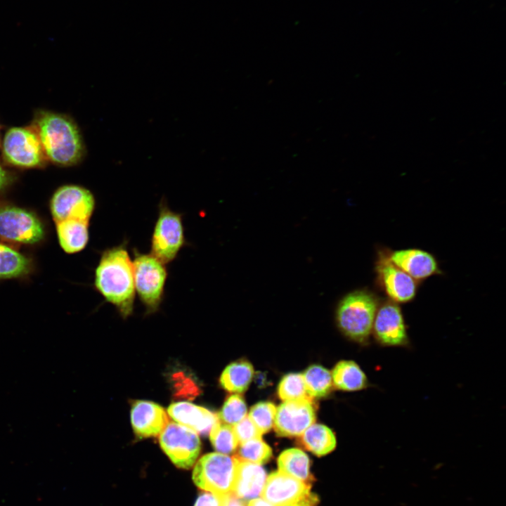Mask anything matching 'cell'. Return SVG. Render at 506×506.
Wrapping results in <instances>:
<instances>
[{
    "label": "cell",
    "instance_id": "ffe728a7",
    "mask_svg": "<svg viewBox=\"0 0 506 506\" xmlns=\"http://www.w3.org/2000/svg\"><path fill=\"white\" fill-rule=\"evenodd\" d=\"M332 380L338 389L356 391L371 386L361 367L353 361H341L332 369Z\"/></svg>",
    "mask_w": 506,
    "mask_h": 506
},
{
    "label": "cell",
    "instance_id": "e575fe53",
    "mask_svg": "<svg viewBox=\"0 0 506 506\" xmlns=\"http://www.w3.org/2000/svg\"><path fill=\"white\" fill-rule=\"evenodd\" d=\"M247 506H274L263 498H255L249 500Z\"/></svg>",
    "mask_w": 506,
    "mask_h": 506
},
{
    "label": "cell",
    "instance_id": "277c9868",
    "mask_svg": "<svg viewBox=\"0 0 506 506\" xmlns=\"http://www.w3.org/2000/svg\"><path fill=\"white\" fill-rule=\"evenodd\" d=\"M134 278L135 291L148 313L157 311L164 298L168 276L162 261L150 254L134 249Z\"/></svg>",
    "mask_w": 506,
    "mask_h": 506
},
{
    "label": "cell",
    "instance_id": "7a4b0ae2",
    "mask_svg": "<svg viewBox=\"0 0 506 506\" xmlns=\"http://www.w3.org/2000/svg\"><path fill=\"white\" fill-rule=\"evenodd\" d=\"M94 287L123 318L131 314L136 294L134 266L125 244L102 252L95 269Z\"/></svg>",
    "mask_w": 506,
    "mask_h": 506
},
{
    "label": "cell",
    "instance_id": "9c48e42d",
    "mask_svg": "<svg viewBox=\"0 0 506 506\" xmlns=\"http://www.w3.org/2000/svg\"><path fill=\"white\" fill-rule=\"evenodd\" d=\"M159 441L164 452L179 468L192 467L200 452L198 434L175 422H168L160 434Z\"/></svg>",
    "mask_w": 506,
    "mask_h": 506
},
{
    "label": "cell",
    "instance_id": "ac0fdd59",
    "mask_svg": "<svg viewBox=\"0 0 506 506\" xmlns=\"http://www.w3.org/2000/svg\"><path fill=\"white\" fill-rule=\"evenodd\" d=\"M237 460L236 476L233 493L243 500H249L259 497L261 495L267 477L265 469L260 465L242 461L238 458Z\"/></svg>",
    "mask_w": 506,
    "mask_h": 506
},
{
    "label": "cell",
    "instance_id": "5b68a950",
    "mask_svg": "<svg viewBox=\"0 0 506 506\" xmlns=\"http://www.w3.org/2000/svg\"><path fill=\"white\" fill-rule=\"evenodd\" d=\"M0 146L3 160L9 166L39 169L48 162L39 138L31 125L8 129Z\"/></svg>",
    "mask_w": 506,
    "mask_h": 506
},
{
    "label": "cell",
    "instance_id": "1f68e13d",
    "mask_svg": "<svg viewBox=\"0 0 506 506\" xmlns=\"http://www.w3.org/2000/svg\"><path fill=\"white\" fill-rule=\"evenodd\" d=\"M225 495L209 491L202 492L197 497L194 506H223Z\"/></svg>",
    "mask_w": 506,
    "mask_h": 506
},
{
    "label": "cell",
    "instance_id": "8992f818",
    "mask_svg": "<svg viewBox=\"0 0 506 506\" xmlns=\"http://www.w3.org/2000/svg\"><path fill=\"white\" fill-rule=\"evenodd\" d=\"M237 458L219 453L203 455L193 472L195 485L205 491L218 495L233 492L237 471Z\"/></svg>",
    "mask_w": 506,
    "mask_h": 506
},
{
    "label": "cell",
    "instance_id": "2e32d148",
    "mask_svg": "<svg viewBox=\"0 0 506 506\" xmlns=\"http://www.w3.org/2000/svg\"><path fill=\"white\" fill-rule=\"evenodd\" d=\"M131 422L135 434L140 438L156 436L169 422L164 408L148 401H136L131 409Z\"/></svg>",
    "mask_w": 506,
    "mask_h": 506
},
{
    "label": "cell",
    "instance_id": "8d00e7d4",
    "mask_svg": "<svg viewBox=\"0 0 506 506\" xmlns=\"http://www.w3.org/2000/svg\"><path fill=\"white\" fill-rule=\"evenodd\" d=\"M1 125H0V145H1Z\"/></svg>",
    "mask_w": 506,
    "mask_h": 506
},
{
    "label": "cell",
    "instance_id": "cb8c5ba5",
    "mask_svg": "<svg viewBox=\"0 0 506 506\" xmlns=\"http://www.w3.org/2000/svg\"><path fill=\"white\" fill-rule=\"evenodd\" d=\"M278 466L279 471L302 481L308 483L311 479L309 458L300 449L283 451L278 458Z\"/></svg>",
    "mask_w": 506,
    "mask_h": 506
},
{
    "label": "cell",
    "instance_id": "7c38bea8",
    "mask_svg": "<svg viewBox=\"0 0 506 506\" xmlns=\"http://www.w3.org/2000/svg\"><path fill=\"white\" fill-rule=\"evenodd\" d=\"M377 281L389 299L397 304L411 301L417 291V281L394 265L382 252L376 263Z\"/></svg>",
    "mask_w": 506,
    "mask_h": 506
},
{
    "label": "cell",
    "instance_id": "484cf974",
    "mask_svg": "<svg viewBox=\"0 0 506 506\" xmlns=\"http://www.w3.org/2000/svg\"><path fill=\"white\" fill-rule=\"evenodd\" d=\"M209 438L216 451L225 455L233 453L239 445L233 426L219 420L212 427Z\"/></svg>",
    "mask_w": 506,
    "mask_h": 506
},
{
    "label": "cell",
    "instance_id": "ba28073f",
    "mask_svg": "<svg viewBox=\"0 0 506 506\" xmlns=\"http://www.w3.org/2000/svg\"><path fill=\"white\" fill-rule=\"evenodd\" d=\"M44 228L32 212L11 205H0V238L4 240L26 245L40 242Z\"/></svg>",
    "mask_w": 506,
    "mask_h": 506
},
{
    "label": "cell",
    "instance_id": "d6986e66",
    "mask_svg": "<svg viewBox=\"0 0 506 506\" xmlns=\"http://www.w3.org/2000/svg\"><path fill=\"white\" fill-rule=\"evenodd\" d=\"M59 244L68 254L83 250L89 239V221L65 219L56 222Z\"/></svg>",
    "mask_w": 506,
    "mask_h": 506
},
{
    "label": "cell",
    "instance_id": "4dcf8cb0",
    "mask_svg": "<svg viewBox=\"0 0 506 506\" xmlns=\"http://www.w3.org/2000/svg\"><path fill=\"white\" fill-rule=\"evenodd\" d=\"M239 443L254 439L261 438L262 434L257 429L247 415L233 426Z\"/></svg>",
    "mask_w": 506,
    "mask_h": 506
},
{
    "label": "cell",
    "instance_id": "d6a6232c",
    "mask_svg": "<svg viewBox=\"0 0 506 506\" xmlns=\"http://www.w3.org/2000/svg\"><path fill=\"white\" fill-rule=\"evenodd\" d=\"M15 176L0 162V191L8 187L14 181Z\"/></svg>",
    "mask_w": 506,
    "mask_h": 506
},
{
    "label": "cell",
    "instance_id": "603a6c76",
    "mask_svg": "<svg viewBox=\"0 0 506 506\" xmlns=\"http://www.w3.org/2000/svg\"><path fill=\"white\" fill-rule=\"evenodd\" d=\"M32 266L28 257L0 242V279L25 276L30 273Z\"/></svg>",
    "mask_w": 506,
    "mask_h": 506
},
{
    "label": "cell",
    "instance_id": "d4e9b609",
    "mask_svg": "<svg viewBox=\"0 0 506 506\" xmlns=\"http://www.w3.org/2000/svg\"><path fill=\"white\" fill-rule=\"evenodd\" d=\"M302 375L307 394L311 398L325 397L332 390L333 384L331 373L324 367L312 365Z\"/></svg>",
    "mask_w": 506,
    "mask_h": 506
},
{
    "label": "cell",
    "instance_id": "f1b7e54d",
    "mask_svg": "<svg viewBox=\"0 0 506 506\" xmlns=\"http://www.w3.org/2000/svg\"><path fill=\"white\" fill-rule=\"evenodd\" d=\"M244 398L239 394L230 395L217 415L220 422L233 426L247 416Z\"/></svg>",
    "mask_w": 506,
    "mask_h": 506
},
{
    "label": "cell",
    "instance_id": "5bb4252c",
    "mask_svg": "<svg viewBox=\"0 0 506 506\" xmlns=\"http://www.w3.org/2000/svg\"><path fill=\"white\" fill-rule=\"evenodd\" d=\"M261 497L274 506L313 499L308 483L280 471L273 472L267 477Z\"/></svg>",
    "mask_w": 506,
    "mask_h": 506
},
{
    "label": "cell",
    "instance_id": "7402d4cb",
    "mask_svg": "<svg viewBox=\"0 0 506 506\" xmlns=\"http://www.w3.org/2000/svg\"><path fill=\"white\" fill-rule=\"evenodd\" d=\"M299 436L302 446L317 456L328 454L337 444L333 432L320 424H311Z\"/></svg>",
    "mask_w": 506,
    "mask_h": 506
},
{
    "label": "cell",
    "instance_id": "4fadbf2b",
    "mask_svg": "<svg viewBox=\"0 0 506 506\" xmlns=\"http://www.w3.org/2000/svg\"><path fill=\"white\" fill-rule=\"evenodd\" d=\"M316 420L312 401L295 400L284 401L277 408L273 427L279 436H297Z\"/></svg>",
    "mask_w": 506,
    "mask_h": 506
},
{
    "label": "cell",
    "instance_id": "e0dca14e",
    "mask_svg": "<svg viewBox=\"0 0 506 506\" xmlns=\"http://www.w3.org/2000/svg\"><path fill=\"white\" fill-rule=\"evenodd\" d=\"M167 412L176 422L202 435L209 433L219 420L217 415L208 409L185 401L171 403Z\"/></svg>",
    "mask_w": 506,
    "mask_h": 506
},
{
    "label": "cell",
    "instance_id": "4316f807",
    "mask_svg": "<svg viewBox=\"0 0 506 506\" xmlns=\"http://www.w3.org/2000/svg\"><path fill=\"white\" fill-rule=\"evenodd\" d=\"M278 395L284 401L307 400L313 402L306 391L303 375L301 373H289L280 380Z\"/></svg>",
    "mask_w": 506,
    "mask_h": 506
},
{
    "label": "cell",
    "instance_id": "d590c367",
    "mask_svg": "<svg viewBox=\"0 0 506 506\" xmlns=\"http://www.w3.org/2000/svg\"><path fill=\"white\" fill-rule=\"evenodd\" d=\"M315 500V498H313L311 500H307L299 502L283 505L280 506H312V502H314Z\"/></svg>",
    "mask_w": 506,
    "mask_h": 506
},
{
    "label": "cell",
    "instance_id": "6da1fadb",
    "mask_svg": "<svg viewBox=\"0 0 506 506\" xmlns=\"http://www.w3.org/2000/svg\"><path fill=\"white\" fill-rule=\"evenodd\" d=\"M36 131L48 162L60 167L80 163L86 147L80 130L69 115L39 109L30 124Z\"/></svg>",
    "mask_w": 506,
    "mask_h": 506
},
{
    "label": "cell",
    "instance_id": "44dd1931",
    "mask_svg": "<svg viewBox=\"0 0 506 506\" xmlns=\"http://www.w3.org/2000/svg\"><path fill=\"white\" fill-rule=\"evenodd\" d=\"M253 375L252 365L247 361L239 360L224 369L220 377V384L229 392L240 394L247 389Z\"/></svg>",
    "mask_w": 506,
    "mask_h": 506
},
{
    "label": "cell",
    "instance_id": "52a82bcc",
    "mask_svg": "<svg viewBox=\"0 0 506 506\" xmlns=\"http://www.w3.org/2000/svg\"><path fill=\"white\" fill-rule=\"evenodd\" d=\"M185 245L182 215L161 202L151 238V254L167 264L176 259Z\"/></svg>",
    "mask_w": 506,
    "mask_h": 506
},
{
    "label": "cell",
    "instance_id": "f546056e",
    "mask_svg": "<svg viewBox=\"0 0 506 506\" xmlns=\"http://www.w3.org/2000/svg\"><path fill=\"white\" fill-rule=\"evenodd\" d=\"M276 408L271 402H259L251 408L247 416L257 429L264 434L273 426Z\"/></svg>",
    "mask_w": 506,
    "mask_h": 506
},
{
    "label": "cell",
    "instance_id": "3957f363",
    "mask_svg": "<svg viewBox=\"0 0 506 506\" xmlns=\"http://www.w3.org/2000/svg\"><path fill=\"white\" fill-rule=\"evenodd\" d=\"M379 304L377 296L368 290L360 289L346 294L336 310L338 328L350 340L368 345Z\"/></svg>",
    "mask_w": 506,
    "mask_h": 506
},
{
    "label": "cell",
    "instance_id": "9a60e30c",
    "mask_svg": "<svg viewBox=\"0 0 506 506\" xmlns=\"http://www.w3.org/2000/svg\"><path fill=\"white\" fill-rule=\"evenodd\" d=\"M387 254L394 265L417 281L439 272L436 258L425 250L408 248L394 250Z\"/></svg>",
    "mask_w": 506,
    "mask_h": 506
},
{
    "label": "cell",
    "instance_id": "8fae6325",
    "mask_svg": "<svg viewBox=\"0 0 506 506\" xmlns=\"http://www.w3.org/2000/svg\"><path fill=\"white\" fill-rule=\"evenodd\" d=\"M372 335L380 346L410 348L407 326L398 304L390 299L380 302L374 320Z\"/></svg>",
    "mask_w": 506,
    "mask_h": 506
},
{
    "label": "cell",
    "instance_id": "83f0119b",
    "mask_svg": "<svg viewBox=\"0 0 506 506\" xmlns=\"http://www.w3.org/2000/svg\"><path fill=\"white\" fill-rule=\"evenodd\" d=\"M271 455V447L260 438L239 443L235 457L242 461L261 465L266 463Z\"/></svg>",
    "mask_w": 506,
    "mask_h": 506
},
{
    "label": "cell",
    "instance_id": "836d02e7",
    "mask_svg": "<svg viewBox=\"0 0 506 506\" xmlns=\"http://www.w3.org/2000/svg\"><path fill=\"white\" fill-rule=\"evenodd\" d=\"M223 506H245V504L242 499L232 492L225 495Z\"/></svg>",
    "mask_w": 506,
    "mask_h": 506
},
{
    "label": "cell",
    "instance_id": "30bf717a",
    "mask_svg": "<svg viewBox=\"0 0 506 506\" xmlns=\"http://www.w3.org/2000/svg\"><path fill=\"white\" fill-rule=\"evenodd\" d=\"M95 207L93 193L78 185L60 186L50 201L51 215L56 222L65 219L89 221Z\"/></svg>",
    "mask_w": 506,
    "mask_h": 506
}]
</instances>
